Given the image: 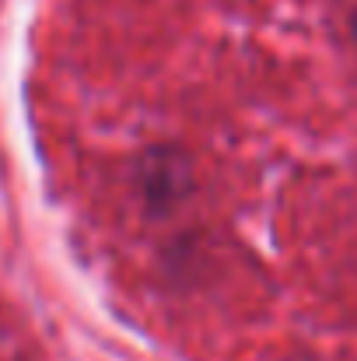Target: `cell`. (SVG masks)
<instances>
[{
	"instance_id": "1",
	"label": "cell",
	"mask_w": 357,
	"mask_h": 361,
	"mask_svg": "<svg viewBox=\"0 0 357 361\" xmlns=\"http://www.w3.org/2000/svg\"><path fill=\"white\" fill-rule=\"evenodd\" d=\"M351 35H354V42H357V11H354V21H351Z\"/></svg>"
}]
</instances>
